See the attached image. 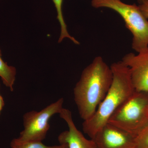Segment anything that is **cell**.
<instances>
[{
	"label": "cell",
	"instance_id": "cell-7",
	"mask_svg": "<svg viewBox=\"0 0 148 148\" xmlns=\"http://www.w3.org/2000/svg\"><path fill=\"white\" fill-rule=\"evenodd\" d=\"M135 136L107 123L92 140L98 148H136Z\"/></svg>",
	"mask_w": 148,
	"mask_h": 148
},
{
	"label": "cell",
	"instance_id": "cell-9",
	"mask_svg": "<svg viewBox=\"0 0 148 148\" xmlns=\"http://www.w3.org/2000/svg\"><path fill=\"white\" fill-rule=\"evenodd\" d=\"M16 74V68L14 66H9L3 60L0 49V77L3 84L11 91H13Z\"/></svg>",
	"mask_w": 148,
	"mask_h": 148
},
{
	"label": "cell",
	"instance_id": "cell-14",
	"mask_svg": "<svg viewBox=\"0 0 148 148\" xmlns=\"http://www.w3.org/2000/svg\"><path fill=\"white\" fill-rule=\"evenodd\" d=\"M5 103L4 101L3 98L2 96L0 94V114H1V112L4 106Z\"/></svg>",
	"mask_w": 148,
	"mask_h": 148
},
{
	"label": "cell",
	"instance_id": "cell-11",
	"mask_svg": "<svg viewBox=\"0 0 148 148\" xmlns=\"http://www.w3.org/2000/svg\"><path fill=\"white\" fill-rule=\"evenodd\" d=\"M10 147L11 148H69L66 144L47 146L44 145L42 141H21L17 138L12 140Z\"/></svg>",
	"mask_w": 148,
	"mask_h": 148
},
{
	"label": "cell",
	"instance_id": "cell-2",
	"mask_svg": "<svg viewBox=\"0 0 148 148\" xmlns=\"http://www.w3.org/2000/svg\"><path fill=\"white\" fill-rule=\"evenodd\" d=\"M110 68L113 80L108 93L94 115L82 123L84 132L91 139L108 123L118 108L135 91L129 69L122 61L114 62Z\"/></svg>",
	"mask_w": 148,
	"mask_h": 148
},
{
	"label": "cell",
	"instance_id": "cell-10",
	"mask_svg": "<svg viewBox=\"0 0 148 148\" xmlns=\"http://www.w3.org/2000/svg\"><path fill=\"white\" fill-rule=\"evenodd\" d=\"M54 3L56 12L57 18L61 26V34L58 39V42L61 43L65 38H67L75 44L79 45L80 43L75 38L69 34L67 30V25L64 20L63 12V4L64 0H52Z\"/></svg>",
	"mask_w": 148,
	"mask_h": 148
},
{
	"label": "cell",
	"instance_id": "cell-3",
	"mask_svg": "<svg viewBox=\"0 0 148 148\" xmlns=\"http://www.w3.org/2000/svg\"><path fill=\"white\" fill-rule=\"evenodd\" d=\"M91 5L96 8L111 9L121 16L132 35L133 50L138 53L148 47V19L139 6L125 3L121 0H92Z\"/></svg>",
	"mask_w": 148,
	"mask_h": 148
},
{
	"label": "cell",
	"instance_id": "cell-12",
	"mask_svg": "<svg viewBox=\"0 0 148 148\" xmlns=\"http://www.w3.org/2000/svg\"><path fill=\"white\" fill-rule=\"evenodd\" d=\"M136 148H148V125L135 138Z\"/></svg>",
	"mask_w": 148,
	"mask_h": 148
},
{
	"label": "cell",
	"instance_id": "cell-15",
	"mask_svg": "<svg viewBox=\"0 0 148 148\" xmlns=\"http://www.w3.org/2000/svg\"><path fill=\"white\" fill-rule=\"evenodd\" d=\"M139 1H148V0H139Z\"/></svg>",
	"mask_w": 148,
	"mask_h": 148
},
{
	"label": "cell",
	"instance_id": "cell-1",
	"mask_svg": "<svg viewBox=\"0 0 148 148\" xmlns=\"http://www.w3.org/2000/svg\"><path fill=\"white\" fill-rule=\"evenodd\" d=\"M113 73L103 57L97 56L82 73L74 88V100L84 121L94 115L110 87Z\"/></svg>",
	"mask_w": 148,
	"mask_h": 148
},
{
	"label": "cell",
	"instance_id": "cell-4",
	"mask_svg": "<svg viewBox=\"0 0 148 148\" xmlns=\"http://www.w3.org/2000/svg\"><path fill=\"white\" fill-rule=\"evenodd\" d=\"M108 123L136 137L148 125V92L135 91L115 111Z\"/></svg>",
	"mask_w": 148,
	"mask_h": 148
},
{
	"label": "cell",
	"instance_id": "cell-8",
	"mask_svg": "<svg viewBox=\"0 0 148 148\" xmlns=\"http://www.w3.org/2000/svg\"><path fill=\"white\" fill-rule=\"evenodd\" d=\"M59 114L68 125L69 130L58 135L60 144H66L69 148H98L93 140L86 139L74 123L71 111L63 108Z\"/></svg>",
	"mask_w": 148,
	"mask_h": 148
},
{
	"label": "cell",
	"instance_id": "cell-13",
	"mask_svg": "<svg viewBox=\"0 0 148 148\" xmlns=\"http://www.w3.org/2000/svg\"><path fill=\"white\" fill-rule=\"evenodd\" d=\"M139 6L145 16L148 19V2L146 1H140Z\"/></svg>",
	"mask_w": 148,
	"mask_h": 148
},
{
	"label": "cell",
	"instance_id": "cell-5",
	"mask_svg": "<svg viewBox=\"0 0 148 148\" xmlns=\"http://www.w3.org/2000/svg\"><path fill=\"white\" fill-rule=\"evenodd\" d=\"M64 99L61 98L40 112L32 111L23 116L24 129L17 139L21 141H42L45 139L50 128L49 121L53 115L63 109Z\"/></svg>",
	"mask_w": 148,
	"mask_h": 148
},
{
	"label": "cell",
	"instance_id": "cell-6",
	"mask_svg": "<svg viewBox=\"0 0 148 148\" xmlns=\"http://www.w3.org/2000/svg\"><path fill=\"white\" fill-rule=\"evenodd\" d=\"M121 61L129 69L135 91L148 92V47L137 54H125Z\"/></svg>",
	"mask_w": 148,
	"mask_h": 148
}]
</instances>
